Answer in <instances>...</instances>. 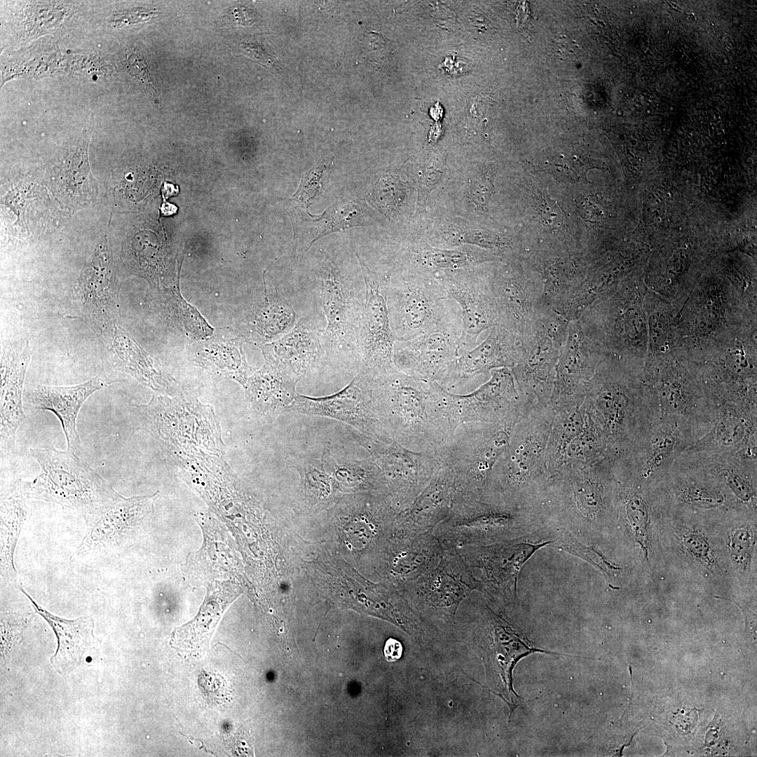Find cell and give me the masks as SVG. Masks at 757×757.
<instances>
[{"mask_svg": "<svg viewBox=\"0 0 757 757\" xmlns=\"http://www.w3.org/2000/svg\"><path fill=\"white\" fill-rule=\"evenodd\" d=\"M371 388L384 437L410 451L433 456L451 440L457 425L439 383L393 367L371 376Z\"/></svg>", "mask_w": 757, "mask_h": 757, "instance_id": "6da1fadb", "label": "cell"}, {"mask_svg": "<svg viewBox=\"0 0 757 757\" xmlns=\"http://www.w3.org/2000/svg\"><path fill=\"white\" fill-rule=\"evenodd\" d=\"M601 429L612 460L631 452L660 418L656 397L637 371L605 358L581 404Z\"/></svg>", "mask_w": 757, "mask_h": 757, "instance_id": "7a4b0ae2", "label": "cell"}, {"mask_svg": "<svg viewBox=\"0 0 757 757\" xmlns=\"http://www.w3.org/2000/svg\"><path fill=\"white\" fill-rule=\"evenodd\" d=\"M648 290L625 282L596 300L578 318L585 335L605 358L641 372L648 349Z\"/></svg>", "mask_w": 757, "mask_h": 757, "instance_id": "3957f363", "label": "cell"}, {"mask_svg": "<svg viewBox=\"0 0 757 757\" xmlns=\"http://www.w3.org/2000/svg\"><path fill=\"white\" fill-rule=\"evenodd\" d=\"M29 452L40 467L39 475L31 482L18 480L12 485L25 499L57 503L86 517L121 496L74 451L37 447Z\"/></svg>", "mask_w": 757, "mask_h": 757, "instance_id": "277c9868", "label": "cell"}, {"mask_svg": "<svg viewBox=\"0 0 757 757\" xmlns=\"http://www.w3.org/2000/svg\"><path fill=\"white\" fill-rule=\"evenodd\" d=\"M640 377L653 390L660 417L675 421L695 442L711 428L718 407L708 395L696 362L671 355L644 366Z\"/></svg>", "mask_w": 757, "mask_h": 757, "instance_id": "5b68a950", "label": "cell"}, {"mask_svg": "<svg viewBox=\"0 0 757 757\" xmlns=\"http://www.w3.org/2000/svg\"><path fill=\"white\" fill-rule=\"evenodd\" d=\"M317 295L326 320L320 339L326 362L348 364L358 374L357 332L365 299V283L351 280L328 257L318 271Z\"/></svg>", "mask_w": 757, "mask_h": 757, "instance_id": "8992f818", "label": "cell"}, {"mask_svg": "<svg viewBox=\"0 0 757 757\" xmlns=\"http://www.w3.org/2000/svg\"><path fill=\"white\" fill-rule=\"evenodd\" d=\"M521 417L457 426L451 440L437 456L451 468L458 496L482 500L490 486L493 468Z\"/></svg>", "mask_w": 757, "mask_h": 757, "instance_id": "52a82bcc", "label": "cell"}, {"mask_svg": "<svg viewBox=\"0 0 757 757\" xmlns=\"http://www.w3.org/2000/svg\"><path fill=\"white\" fill-rule=\"evenodd\" d=\"M388 308L395 341L417 337L461 316L433 277L405 273L390 276Z\"/></svg>", "mask_w": 757, "mask_h": 757, "instance_id": "ba28073f", "label": "cell"}, {"mask_svg": "<svg viewBox=\"0 0 757 757\" xmlns=\"http://www.w3.org/2000/svg\"><path fill=\"white\" fill-rule=\"evenodd\" d=\"M568 323L547 308L519 340L520 354L511 369L521 395L531 403L550 401Z\"/></svg>", "mask_w": 757, "mask_h": 757, "instance_id": "9c48e42d", "label": "cell"}, {"mask_svg": "<svg viewBox=\"0 0 757 757\" xmlns=\"http://www.w3.org/2000/svg\"><path fill=\"white\" fill-rule=\"evenodd\" d=\"M753 332L738 334L697 363L707 392L718 407L733 404L757 409Z\"/></svg>", "mask_w": 757, "mask_h": 757, "instance_id": "30bf717a", "label": "cell"}, {"mask_svg": "<svg viewBox=\"0 0 757 757\" xmlns=\"http://www.w3.org/2000/svg\"><path fill=\"white\" fill-rule=\"evenodd\" d=\"M556 411L550 402L537 403L516 423L508 444L496 462L491 485L519 486L545 473V455Z\"/></svg>", "mask_w": 757, "mask_h": 757, "instance_id": "8fae6325", "label": "cell"}, {"mask_svg": "<svg viewBox=\"0 0 757 757\" xmlns=\"http://www.w3.org/2000/svg\"><path fill=\"white\" fill-rule=\"evenodd\" d=\"M360 261L365 283V299L357 332L360 372L371 376L394 367L395 339L388 308V289L392 272L370 269ZM359 372V373H360Z\"/></svg>", "mask_w": 757, "mask_h": 757, "instance_id": "7c38bea8", "label": "cell"}, {"mask_svg": "<svg viewBox=\"0 0 757 757\" xmlns=\"http://www.w3.org/2000/svg\"><path fill=\"white\" fill-rule=\"evenodd\" d=\"M359 442L372 457L384 482L395 493L399 512L415 500L442 465L437 456L410 451L386 437H371L361 434Z\"/></svg>", "mask_w": 757, "mask_h": 757, "instance_id": "4fadbf2b", "label": "cell"}, {"mask_svg": "<svg viewBox=\"0 0 757 757\" xmlns=\"http://www.w3.org/2000/svg\"><path fill=\"white\" fill-rule=\"evenodd\" d=\"M461 333L459 316L411 340L395 341L393 365L400 371L445 388L460 355Z\"/></svg>", "mask_w": 757, "mask_h": 757, "instance_id": "5bb4252c", "label": "cell"}, {"mask_svg": "<svg viewBox=\"0 0 757 757\" xmlns=\"http://www.w3.org/2000/svg\"><path fill=\"white\" fill-rule=\"evenodd\" d=\"M491 374L489 381L468 395H456L444 389L446 409L457 426L522 416L533 407L521 395L511 368L493 369Z\"/></svg>", "mask_w": 757, "mask_h": 757, "instance_id": "9a60e30c", "label": "cell"}, {"mask_svg": "<svg viewBox=\"0 0 757 757\" xmlns=\"http://www.w3.org/2000/svg\"><path fill=\"white\" fill-rule=\"evenodd\" d=\"M435 278L447 297L460 307L462 333L460 355L477 346L480 334L499 325L498 315L490 286V276L473 268L444 271Z\"/></svg>", "mask_w": 757, "mask_h": 757, "instance_id": "2e32d148", "label": "cell"}, {"mask_svg": "<svg viewBox=\"0 0 757 757\" xmlns=\"http://www.w3.org/2000/svg\"><path fill=\"white\" fill-rule=\"evenodd\" d=\"M402 587L411 600L451 618L460 602L472 591L482 590L480 582L457 548L445 545L435 567Z\"/></svg>", "mask_w": 757, "mask_h": 757, "instance_id": "e0dca14e", "label": "cell"}, {"mask_svg": "<svg viewBox=\"0 0 757 757\" xmlns=\"http://www.w3.org/2000/svg\"><path fill=\"white\" fill-rule=\"evenodd\" d=\"M286 412L329 417L354 427L362 435L384 437L374 404L371 376L360 372L339 391L323 397L298 394Z\"/></svg>", "mask_w": 757, "mask_h": 757, "instance_id": "ac0fdd59", "label": "cell"}, {"mask_svg": "<svg viewBox=\"0 0 757 757\" xmlns=\"http://www.w3.org/2000/svg\"><path fill=\"white\" fill-rule=\"evenodd\" d=\"M695 440L675 421L660 417L629 453L614 459L641 483L657 484Z\"/></svg>", "mask_w": 757, "mask_h": 757, "instance_id": "d6986e66", "label": "cell"}, {"mask_svg": "<svg viewBox=\"0 0 757 757\" xmlns=\"http://www.w3.org/2000/svg\"><path fill=\"white\" fill-rule=\"evenodd\" d=\"M604 359L600 349L584 333L578 320L569 322L550 401L556 411L582 404L586 388Z\"/></svg>", "mask_w": 757, "mask_h": 757, "instance_id": "ffe728a7", "label": "cell"}, {"mask_svg": "<svg viewBox=\"0 0 757 757\" xmlns=\"http://www.w3.org/2000/svg\"><path fill=\"white\" fill-rule=\"evenodd\" d=\"M489 280L498 311V325L520 340L547 309L543 304L542 278L525 275L509 266L490 276Z\"/></svg>", "mask_w": 757, "mask_h": 757, "instance_id": "44dd1931", "label": "cell"}, {"mask_svg": "<svg viewBox=\"0 0 757 757\" xmlns=\"http://www.w3.org/2000/svg\"><path fill=\"white\" fill-rule=\"evenodd\" d=\"M158 492L125 498L84 517L87 529L79 546L81 553L110 551L151 515Z\"/></svg>", "mask_w": 757, "mask_h": 757, "instance_id": "7402d4cb", "label": "cell"}, {"mask_svg": "<svg viewBox=\"0 0 757 757\" xmlns=\"http://www.w3.org/2000/svg\"><path fill=\"white\" fill-rule=\"evenodd\" d=\"M32 348L29 341H14L1 348L0 393L1 456L15 452L18 427L25 419L22 394Z\"/></svg>", "mask_w": 757, "mask_h": 757, "instance_id": "603a6c76", "label": "cell"}, {"mask_svg": "<svg viewBox=\"0 0 757 757\" xmlns=\"http://www.w3.org/2000/svg\"><path fill=\"white\" fill-rule=\"evenodd\" d=\"M489 611L490 639L484 653L488 680L493 691L507 704L512 714L522 701L512 686V670L517 662L535 652L555 653L531 646L507 622Z\"/></svg>", "mask_w": 757, "mask_h": 757, "instance_id": "cb8c5ba5", "label": "cell"}, {"mask_svg": "<svg viewBox=\"0 0 757 757\" xmlns=\"http://www.w3.org/2000/svg\"><path fill=\"white\" fill-rule=\"evenodd\" d=\"M686 451L728 453L757 461V409L733 404L720 406L711 428Z\"/></svg>", "mask_w": 757, "mask_h": 757, "instance_id": "d4e9b609", "label": "cell"}, {"mask_svg": "<svg viewBox=\"0 0 757 757\" xmlns=\"http://www.w3.org/2000/svg\"><path fill=\"white\" fill-rule=\"evenodd\" d=\"M77 295L85 315L97 328L106 329L114 322L118 295L105 238L81 272Z\"/></svg>", "mask_w": 757, "mask_h": 757, "instance_id": "484cf974", "label": "cell"}, {"mask_svg": "<svg viewBox=\"0 0 757 757\" xmlns=\"http://www.w3.org/2000/svg\"><path fill=\"white\" fill-rule=\"evenodd\" d=\"M320 329L308 317H301L292 330L262 348L266 362L301 380L327 363Z\"/></svg>", "mask_w": 757, "mask_h": 757, "instance_id": "4316f807", "label": "cell"}, {"mask_svg": "<svg viewBox=\"0 0 757 757\" xmlns=\"http://www.w3.org/2000/svg\"><path fill=\"white\" fill-rule=\"evenodd\" d=\"M206 589L198 614L172 632L170 645L179 653L196 657L204 655L224 611L240 594L239 587L229 581H214L206 586Z\"/></svg>", "mask_w": 757, "mask_h": 757, "instance_id": "83f0119b", "label": "cell"}, {"mask_svg": "<svg viewBox=\"0 0 757 757\" xmlns=\"http://www.w3.org/2000/svg\"><path fill=\"white\" fill-rule=\"evenodd\" d=\"M111 383L104 375L100 374L78 385L36 386L27 391L25 401L31 409L53 412L61 423L67 450L75 451L81 444L76 419L81 407L93 393Z\"/></svg>", "mask_w": 757, "mask_h": 757, "instance_id": "f1b7e54d", "label": "cell"}, {"mask_svg": "<svg viewBox=\"0 0 757 757\" xmlns=\"http://www.w3.org/2000/svg\"><path fill=\"white\" fill-rule=\"evenodd\" d=\"M456 493L453 471L442 463L425 489L407 508L399 512L400 538L432 532L448 516Z\"/></svg>", "mask_w": 757, "mask_h": 757, "instance_id": "f546056e", "label": "cell"}, {"mask_svg": "<svg viewBox=\"0 0 757 757\" xmlns=\"http://www.w3.org/2000/svg\"><path fill=\"white\" fill-rule=\"evenodd\" d=\"M520 354L517 337L503 326L490 329L479 345L461 353L448 378L445 388L451 383L468 381L476 375L499 368H512Z\"/></svg>", "mask_w": 757, "mask_h": 757, "instance_id": "4dcf8cb0", "label": "cell"}, {"mask_svg": "<svg viewBox=\"0 0 757 757\" xmlns=\"http://www.w3.org/2000/svg\"><path fill=\"white\" fill-rule=\"evenodd\" d=\"M519 543L500 547L463 546L457 550L471 569L482 570L493 585L516 589L517 578L524 562L545 544Z\"/></svg>", "mask_w": 757, "mask_h": 757, "instance_id": "1f68e13d", "label": "cell"}, {"mask_svg": "<svg viewBox=\"0 0 757 757\" xmlns=\"http://www.w3.org/2000/svg\"><path fill=\"white\" fill-rule=\"evenodd\" d=\"M681 456L717 478L741 503L756 506L757 461L728 453L686 450Z\"/></svg>", "mask_w": 757, "mask_h": 757, "instance_id": "d6a6232c", "label": "cell"}, {"mask_svg": "<svg viewBox=\"0 0 757 757\" xmlns=\"http://www.w3.org/2000/svg\"><path fill=\"white\" fill-rule=\"evenodd\" d=\"M21 592L29 599L35 611L42 616L53 629L57 639L56 653L50 662L58 673L66 675L81 662L87 649L93 639L94 622L90 617L67 620L53 615L33 599L20 587Z\"/></svg>", "mask_w": 757, "mask_h": 757, "instance_id": "836d02e7", "label": "cell"}, {"mask_svg": "<svg viewBox=\"0 0 757 757\" xmlns=\"http://www.w3.org/2000/svg\"><path fill=\"white\" fill-rule=\"evenodd\" d=\"M404 260L407 273L435 278L441 272L470 268L489 261L500 260L494 254L470 246L442 248L419 242L409 246Z\"/></svg>", "mask_w": 757, "mask_h": 757, "instance_id": "e575fe53", "label": "cell"}, {"mask_svg": "<svg viewBox=\"0 0 757 757\" xmlns=\"http://www.w3.org/2000/svg\"><path fill=\"white\" fill-rule=\"evenodd\" d=\"M299 378L265 362L253 371L245 385L250 407L257 414L273 417L287 411L298 393L296 386Z\"/></svg>", "mask_w": 757, "mask_h": 757, "instance_id": "d590c367", "label": "cell"}, {"mask_svg": "<svg viewBox=\"0 0 757 757\" xmlns=\"http://www.w3.org/2000/svg\"><path fill=\"white\" fill-rule=\"evenodd\" d=\"M400 540L402 542L395 559V575L402 586L435 567L441 558L444 545L432 532Z\"/></svg>", "mask_w": 757, "mask_h": 757, "instance_id": "8d00e7d4", "label": "cell"}, {"mask_svg": "<svg viewBox=\"0 0 757 757\" xmlns=\"http://www.w3.org/2000/svg\"><path fill=\"white\" fill-rule=\"evenodd\" d=\"M25 500L12 486L10 496L1 503V573L9 581H13L17 576L14 553L27 517Z\"/></svg>", "mask_w": 757, "mask_h": 757, "instance_id": "74e56055", "label": "cell"}, {"mask_svg": "<svg viewBox=\"0 0 757 757\" xmlns=\"http://www.w3.org/2000/svg\"><path fill=\"white\" fill-rule=\"evenodd\" d=\"M112 347L114 363L116 368L131 374L142 383L154 390L162 389V377L151 359L121 328H115Z\"/></svg>", "mask_w": 757, "mask_h": 757, "instance_id": "f35d334b", "label": "cell"}, {"mask_svg": "<svg viewBox=\"0 0 757 757\" xmlns=\"http://www.w3.org/2000/svg\"><path fill=\"white\" fill-rule=\"evenodd\" d=\"M300 318L291 299L266 297L250 322L251 338L257 341L276 340L292 330Z\"/></svg>", "mask_w": 757, "mask_h": 757, "instance_id": "ab89813d", "label": "cell"}, {"mask_svg": "<svg viewBox=\"0 0 757 757\" xmlns=\"http://www.w3.org/2000/svg\"><path fill=\"white\" fill-rule=\"evenodd\" d=\"M321 461L326 471L340 482L354 485L384 482L369 453L361 457L327 449Z\"/></svg>", "mask_w": 757, "mask_h": 757, "instance_id": "60d3db41", "label": "cell"}, {"mask_svg": "<svg viewBox=\"0 0 757 757\" xmlns=\"http://www.w3.org/2000/svg\"><path fill=\"white\" fill-rule=\"evenodd\" d=\"M435 238V243L443 245L444 248L465 245H475L495 252L499 257L500 254L512 246V242L508 238L486 229L468 226L463 222L446 224L444 229H440Z\"/></svg>", "mask_w": 757, "mask_h": 757, "instance_id": "b9f144b4", "label": "cell"}, {"mask_svg": "<svg viewBox=\"0 0 757 757\" xmlns=\"http://www.w3.org/2000/svg\"><path fill=\"white\" fill-rule=\"evenodd\" d=\"M294 467L301 473L307 493L318 498H325L331 491L332 477L325 469L321 461L302 460Z\"/></svg>", "mask_w": 757, "mask_h": 757, "instance_id": "7bdbcfd3", "label": "cell"}, {"mask_svg": "<svg viewBox=\"0 0 757 757\" xmlns=\"http://www.w3.org/2000/svg\"><path fill=\"white\" fill-rule=\"evenodd\" d=\"M556 547L582 558L608 575H613L619 571L618 567L608 563L594 550L582 545L569 533L564 534Z\"/></svg>", "mask_w": 757, "mask_h": 757, "instance_id": "ee69618b", "label": "cell"}, {"mask_svg": "<svg viewBox=\"0 0 757 757\" xmlns=\"http://www.w3.org/2000/svg\"><path fill=\"white\" fill-rule=\"evenodd\" d=\"M172 292L178 308V313L186 327L199 338L212 334V328L208 325L195 308L186 303L181 296L179 290L173 289Z\"/></svg>", "mask_w": 757, "mask_h": 757, "instance_id": "f6af8a7d", "label": "cell"}, {"mask_svg": "<svg viewBox=\"0 0 757 757\" xmlns=\"http://www.w3.org/2000/svg\"><path fill=\"white\" fill-rule=\"evenodd\" d=\"M495 171H484L471 180L468 197L470 201L479 210H485L493 190Z\"/></svg>", "mask_w": 757, "mask_h": 757, "instance_id": "bcb514c9", "label": "cell"}, {"mask_svg": "<svg viewBox=\"0 0 757 757\" xmlns=\"http://www.w3.org/2000/svg\"><path fill=\"white\" fill-rule=\"evenodd\" d=\"M444 172L443 165L437 162H432L423 168L418 182V209L425 205L428 196L442 182Z\"/></svg>", "mask_w": 757, "mask_h": 757, "instance_id": "7dc6e473", "label": "cell"}, {"mask_svg": "<svg viewBox=\"0 0 757 757\" xmlns=\"http://www.w3.org/2000/svg\"><path fill=\"white\" fill-rule=\"evenodd\" d=\"M751 535L747 529L739 528L732 535L730 540V552L733 560L739 565H744L748 560Z\"/></svg>", "mask_w": 757, "mask_h": 757, "instance_id": "c3c4849f", "label": "cell"}, {"mask_svg": "<svg viewBox=\"0 0 757 757\" xmlns=\"http://www.w3.org/2000/svg\"><path fill=\"white\" fill-rule=\"evenodd\" d=\"M540 216L545 226L550 229H557L561 226L564 219V212L557 204V201L545 196L539 208Z\"/></svg>", "mask_w": 757, "mask_h": 757, "instance_id": "681fc988", "label": "cell"}, {"mask_svg": "<svg viewBox=\"0 0 757 757\" xmlns=\"http://www.w3.org/2000/svg\"><path fill=\"white\" fill-rule=\"evenodd\" d=\"M578 208L580 217L584 220L594 222L601 220L603 210L596 196H588L580 199Z\"/></svg>", "mask_w": 757, "mask_h": 757, "instance_id": "f907efd6", "label": "cell"}, {"mask_svg": "<svg viewBox=\"0 0 757 757\" xmlns=\"http://www.w3.org/2000/svg\"><path fill=\"white\" fill-rule=\"evenodd\" d=\"M130 57L132 60H130V67L137 69V70L132 69V72L137 75L138 79L142 82L145 86L146 90L150 92V95L152 97H155L156 90L151 83L150 77L149 76L147 69L144 61L142 60L136 54H132Z\"/></svg>", "mask_w": 757, "mask_h": 757, "instance_id": "816d5d0a", "label": "cell"}, {"mask_svg": "<svg viewBox=\"0 0 757 757\" xmlns=\"http://www.w3.org/2000/svg\"><path fill=\"white\" fill-rule=\"evenodd\" d=\"M684 543L688 550L695 556L706 559L709 554V544L700 535L690 534L685 537Z\"/></svg>", "mask_w": 757, "mask_h": 757, "instance_id": "f5cc1de1", "label": "cell"}, {"mask_svg": "<svg viewBox=\"0 0 757 757\" xmlns=\"http://www.w3.org/2000/svg\"><path fill=\"white\" fill-rule=\"evenodd\" d=\"M439 68H441L445 74L451 77L466 74L469 69L466 60L456 57L445 58Z\"/></svg>", "mask_w": 757, "mask_h": 757, "instance_id": "db71d44e", "label": "cell"}, {"mask_svg": "<svg viewBox=\"0 0 757 757\" xmlns=\"http://www.w3.org/2000/svg\"><path fill=\"white\" fill-rule=\"evenodd\" d=\"M401 652L402 647L398 641L390 639L386 642L384 653L388 660H394L399 658L401 655Z\"/></svg>", "mask_w": 757, "mask_h": 757, "instance_id": "11a10c76", "label": "cell"}, {"mask_svg": "<svg viewBox=\"0 0 757 757\" xmlns=\"http://www.w3.org/2000/svg\"><path fill=\"white\" fill-rule=\"evenodd\" d=\"M431 117L435 121H439L442 117L443 109L439 103H436L430 110Z\"/></svg>", "mask_w": 757, "mask_h": 757, "instance_id": "9f6ffc18", "label": "cell"}, {"mask_svg": "<svg viewBox=\"0 0 757 757\" xmlns=\"http://www.w3.org/2000/svg\"><path fill=\"white\" fill-rule=\"evenodd\" d=\"M441 134V128L439 124H435L431 128V131L429 135L430 142H436Z\"/></svg>", "mask_w": 757, "mask_h": 757, "instance_id": "6f0895ef", "label": "cell"}]
</instances>
